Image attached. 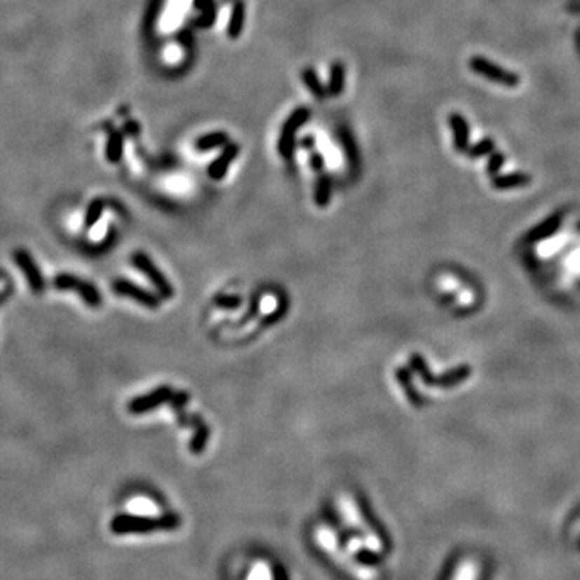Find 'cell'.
<instances>
[{"instance_id":"obj_1","label":"cell","mask_w":580,"mask_h":580,"mask_svg":"<svg viewBox=\"0 0 580 580\" xmlns=\"http://www.w3.org/2000/svg\"><path fill=\"white\" fill-rule=\"evenodd\" d=\"M314 540H316V545L321 548L326 555L332 560L334 562L350 574L351 577L356 580H377L379 572L377 569H374L367 565H363L358 560H355V555H351L349 550H344L342 545H340V540L337 534L334 532L330 527H318L316 532H314Z\"/></svg>"},{"instance_id":"obj_2","label":"cell","mask_w":580,"mask_h":580,"mask_svg":"<svg viewBox=\"0 0 580 580\" xmlns=\"http://www.w3.org/2000/svg\"><path fill=\"white\" fill-rule=\"evenodd\" d=\"M469 67L474 73L482 74L484 78L492 81V83L506 86V88H516L521 83L519 74L508 72V69L498 67V65L484 57H473L469 62Z\"/></svg>"},{"instance_id":"obj_3","label":"cell","mask_w":580,"mask_h":580,"mask_svg":"<svg viewBox=\"0 0 580 580\" xmlns=\"http://www.w3.org/2000/svg\"><path fill=\"white\" fill-rule=\"evenodd\" d=\"M133 264L140 271V273L145 276V278L150 281L151 285L155 287L156 292H159V295L161 298H171L173 295H175V290H173L170 281H168L165 276L161 274V271L155 267L154 262H151L147 255H145V253H134L133 255Z\"/></svg>"},{"instance_id":"obj_4","label":"cell","mask_w":580,"mask_h":580,"mask_svg":"<svg viewBox=\"0 0 580 580\" xmlns=\"http://www.w3.org/2000/svg\"><path fill=\"white\" fill-rule=\"evenodd\" d=\"M171 386H161L159 389L151 390V392L135 397L131 403L128 405V410L131 414H144L149 411L159 408V406L168 403L173 397Z\"/></svg>"},{"instance_id":"obj_5","label":"cell","mask_w":580,"mask_h":580,"mask_svg":"<svg viewBox=\"0 0 580 580\" xmlns=\"http://www.w3.org/2000/svg\"><path fill=\"white\" fill-rule=\"evenodd\" d=\"M308 116H310V113H308L306 108H298V110L292 113V116L287 119V123L283 128V134H281V139H279V151H281V155H283V159L289 160L292 156V151H294L295 131L306 121Z\"/></svg>"},{"instance_id":"obj_6","label":"cell","mask_w":580,"mask_h":580,"mask_svg":"<svg viewBox=\"0 0 580 580\" xmlns=\"http://www.w3.org/2000/svg\"><path fill=\"white\" fill-rule=\"evenodd\" d=\"M55 287H57V289L76 290L81 295V298H83V300L90 306H99L100 305L99 290H97L94 285H90L88 283H84V281L74 278V276H69V274L57 276Z\"/></svg>"},{"instance_id":"obj_7","label":"cell","mask_w":580,"mask_h":580,"mask_svg":"<svg viewBox=\"0 0 580 580\" xmlns=\"http://www.w3.org/2000/svg\"><path fill=\"white\" fill-rule=\"evenodd\" d=\"M113 290L116 292L118 295H123V297H128V298H133L140 305L151 308V310H155V308L160 306V298L156 297L155 294H151L147 289H144V287H140L134 283H129V281H116L115 284H113Z\"/></svg>"},{"instance_id":"obj_8","label":"cell","mask_w":580,"mask_h":580,"mask_svg":"<svg viewBox=\"0 0 580 580\" xmlns=\"http://www.w3.org/2000/svg\"><path fill=\"white\" fill-rule=\"evenodd\" d=\"M191 427H194V436L189 443V450L192 454H200L208 443L210 427L198 414L191 416Z\"/></svg>"},{"instance_id":"obj_9","label":"cell","mask_w":580,"mask_h":580,"mask_svg":"<svg viewBox=\"0 0 580 580\" xmlns=\"http://www.w3.org/2000/svg\"><path fill=\"white\" fill-rule=\"evenodd\" d=\"M453 129V144L458 151H466L469 147V124L459 113H452L448 118Z\"/></svg>"},{"instance_id":"obj_10","label":"cell","mask_w":580,"mask_h":580,"mask_svg":"<svg viewBox=\"0 0 580 580\" xmlns=\"http://www.w3.org/2000/svg\"><path fill=\"white\" fill-rule=\"evenodd\" d=\"M480 562L473 556H466L458 561L450 580H480Z\"/></svg>"},{"instance_id":"obj_11","label":"cell","mask_w":580,"mask_h":580,"mask_svg":"<svg viewBox=\"0 0 580 580\" xmlns=\"http://www.w3.org/2000/svg\"><path fill=\"white\" fill-rule=\"evenodd\" d=\"M16 263H18V267L23 269V273L26 278H28V283L31 285V289L34 292H41L44 289V284H42V278L39 274V271L34 267V263H32V259L28 253L25 252H16Z\"/></svg>"},{"instance_id":"obj_12","label":"cell","mask_w":580,"mask_h":580,"mask_svg":"<svg viewBox=\"0 0 580 580\" xmlns=\"http://www.w3.org/2000/svg\"><path fill=\"white\" fill-rule=\"evenodd\" d=\"M237 151H238L237 145H234V144L227 145L223 154L220 155V159L215 160L213 163H211L210 170H208L210 177L216 179V181H218V179H223L224 175L227 173V168H229V165L232 163V160H234L237 156Z\"/></svg>"},{"instance_id":"obj_13","label":"cell","mask_w":580,"mask_h":580,"mask_svg":"<svg viewBox=\"0 0 580 580\" xmlns=\"http://www.w3.org/2000/svg\"><path fill=\"white\" fill-rule=\"evenodd\" d=\"M395 377H397V381L400 382V386L403 387V392L406 393V397L413 405H421V397L419 393L416 392V389L413 386V381H411V372L406 370V367H398L397 371H395Z\"/></svg>"},{"instance_id":"obj_14","label":"cell","mask_w":580,"mask_h":580,"mask_svg":"<svg viewBox=\"0 0 580 580\" xmlns=\"http://www.w3.org/2000/svg\"><path fill=\"white\" fill-rule=\"evenodd\" d=\"M129 509H131V514H134V516L151 518V519L161 518L160 509L156 508L155 503H151L149 500H142V498H137V500L131 501Z\"/></svg>"},{"instance_id":"obj_15","label":"cell","mask_w":580,"mask_h":580,"mask_svg":"<svg viewBox=\"0 0 580 580\" xmlns=\"http://www.w3.org/2000/svg\"><path fill=\"white\" fill-rule=\"evenodd\" d=\"M245 580H274L273 567L267 560H257L248 571Z\"/></svg>"},{"instance_id":"obj_16","label":"cell","mask_w":580,"mask_h":580,"mask_svg":"<svg viewBox=\"0 0 580 580\" xmlns=\"http://www.w3.org/2000/svg\"><path fill=\"white\" fill-rule=\"evenodd\" d=\"M330 192H332V184H330V177L323 173V175L319 176V179H318L316 195H314V200H316V203L321 208H324L329 203Z\"/></svg>"},{"instance_id":"obj_17","label":"cell","mask_w":580,"mask_h":580,"mask_svg":"<svg viewBox=\"0 0 580 580\" xmlns=\"http://www.w3.org/2000/svg\"><path fill=\"white\" fill-rule=\"evenodd\" d=\"M530 182V176L522 175V173H516V175H508L497 177L493 181V186L497 189H509V187H518V186H525V184Z\"/></svg>"},{"instance_id":"obj_18","label":"cell","mask_w":580,"mask_h":580,"mask_svg":"<svg viewBox=\"0 0 580 580\" xmlns=\"http://www.w3.org/2000/svg\"><path fill=\"white\" fill-rule=\"evenodd\" d=\"M344 89V67L342 63H334L330 68V81H329V92L330 94H340Z\"/></svg>"},{"instance_id":"obj_19","label":"cell","mask_w":580,"mask_h":580,"mask_svg":"<svg viewBox=\"0 0 580 580\" xmlns=\"http://www.w3.org/2000/svg\"><path fill=\"white\" fill-rule=\"evenodd\" d=\"M227 142V135L223 133H213L207 134L203 137L197 140V149L198 150H211L215 147H220V145H224Z\"/></svg>"},{"instance_id":"obj_20","label":"cell","mask_w":580,"mask_h":580,"mask_svg":"<svg viewBox=\"0 0 580 580\" xmlns=\"http://www.w3.org/2000/svg\"><path fill=\"white\" fill-rule=\"evenodd\" d=\"M242 25H243V5L241 2H237L234 5V8H232V15H231V21H229V36L231 37H237L241 34L242 31Z\"/></svg>"},{"instance_id":"obj_21","label":"cell","mask_w":580,"mask_h":580,"mask_svg":"<svg viewBox=\"0 0 580 580\" xmlns=\"http://www.w3.org/2000/svg\"><path fill=\"white\" fill-rule=\"evenodd\" d=\"M493 149H495V140L492 137H485L482 139L480 142H477L474 147L469 149V156L471 159H477V156L489 155L490 151H493Z\"/></svg>"},{"instance_id":"obj_22","label":"cell","mask_w":580,"mask_h":580,"mask_svg":"<svg viewBox=\"0 0 580 580\" xmlns=\"http://www.w3.org/2000/svg\"><path fill=\"white\" fill-rule=\"evenodd\" d=\"M213 303L216 306L223 308V310H237L242 305V298L237 295H216Z\"/></svg>"},{"instance_id":"obj_23","label":"cell","mask_w":580,"mask_h":580,"mask_svg":"<svg viewBox=\"0 0 580 580\" xmlns=\"http://www.w3.org/2000/svg\"><path fill=\"white\" fill-rule=\"evenodd\" d=\"M303 79H305L306 86H308V88H310V90L313 92L314 95H316V97H324V95H326V92H324V88H323V84L319 83L318 76H316V73L313 72V69H306V72L303 73Z\"/></svg>"},{"instance_id":"obj_24","label":"cell","mask_w":580,"mask_h":580,"mask_svg":"<svg viewBox=\"0 0 580 580\" xmlns=\"http://www.w3.org/2000/svg\"><path fill=\"white\" fill-rule=\"evenodd\" d=\"M189 398L191 397H189L187 392H176V393H173V397L168 403H170L171 410L175 411V414L177 416L179 413H182L184 408H186V405L189 403Z\"/></svg>"},{"instance_id":"obj_25","label":"cell","mask_w":580,"mask_h":580,"mask_svg":"<svg viewBox=\"0 0 580 580\" xmlns=\"http://www.w3.org/2000/svg\"><path fill=\"white\" fill-rule=\"evenodd\" d=\"M346 550H349L351 555H358V553L365 550V541H363L361 535H351L349 540H346Z\"/></svg>"},{"instance_id":"obj_26","label":"cell","mask_w":580,"mask_h":580,"mask_svg":"<svg viewBox=\"0 0 580 580\" xmlns=\"http://www.w3.org/2000/svg\"><path fill=\"white\" fill-rule=\"evenodd\" d=\"M503 163H505V155L500 154V151H495V154L490 155L489 168H487V171H489L490 175H495V173L500 170Z\"/></svg>"},{"instance_id":"obj_27","label":"cell","mask_w":580,"mask_h":580,"mask_svg":"<svg viewBox=\"0 0 580 580\" xmlns=\"http://www.w3.org/2000/svg\"><path fill=\"white\" fill-rule=\"evenodd\" d=\"M100 213H102V203H100V202H97V203L92 205L90 210H89V213H88V220H86V223H88V226H92V224H94L95 221L99 220Z\"/></svg>"},{"instance_id":"obj_28","label":"cell","mask_w":580,"mask_h":580,"mask_svg":"<svg viewBox=\"0 0 580 580\" xmlns=\"http://www.w3.org/2000/svg\"><path fill=\"white\" fill-rule=\"evenodd\" d=\"M258 310H259V302H258V300H255V302H253V305H252V308H250V311H248V313L245 314V316H243V318L241 319V321H238L237 326H242V324H245L247 321H250L252 318L257 316Z\"/></svg>"},{"instance_id":"obj_29","label":"cell","mask_w":580,"mask_h":580,"mask_svg":"<svg viewBox=\"0 0 580 580\" xmlns=\"http://www.w3.org/2000/svg\"><path fill=\"white\" fill-rule=\"evenodd\" d=\"M310 163H311L314 171H316V173H323V168H324V159H323V155H319V154L311 155Z\"/></svg>"},{"instance_id":"obj_30","label":"cell","mask_w":580,"mask_h":580,"mask_svg":"<svg viewBox=\"0 0 580 580\" xmlns=\"http://www.w3.org/2000/svg\"><path fill=\"white\" fill-rule=\"evenodd\" d=\"M195 7L197 8H211V0H195Z\"/></svg>"},{"instance_id":"obj_31","label":"cell","mask_w":580,"mask_h":580,"mask_svg":"<svg viewBox=\"0 0 580 580\" xmlns=\"http://www.w3.org/2000/svg\"><path fill=\"white\" fill-rule=\"evenodd\" d=\"M303 147H313V137L303 140Z\"/></svg>"}]
</instances>
